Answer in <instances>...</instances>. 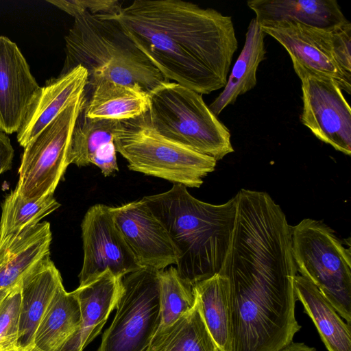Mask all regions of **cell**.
I'll use <instances>...</instances> for the list:
<instances>
[{"instance_id":"cell-1","label":"cell","mask_w":351,"mask_h":351,"mask_svg":"<svg viewBox=\"0 0 351 351\" xmlns=\"http://www.w3.org/2000/svg\"><path fill=\"white\" fill-rule=\"evenodd\" d=\"M236 219L219 272L228 282L231 351H280L300 330L291 226L266 192L241 189Z\"/></svg>"},{"instance_id":"cell-2","label":"cell","mask_w":351,"mask_h":351,"mask_svg":"<svg viewBox=\"0 0 351 351\" xmlns=\"http://www.w3.org/2000/svg\"><path fill=\"white\" fill-rule=\"evenodd\" d=\"M112 16L169 81L202 95L225 86L238 49L231 16L181 0H135Z\"/></svg>"},{"instance_id":"cell-3","label":"cell","mask_w":351,"mask_h":351,"mask_svg":"<svg viewBox=\"0 0 351 351\" xmlns=\"http://www.w3.org/2000/svg\"><path fill=\"white\" fill-rule=\"evenodd\" d=\"M167 230L178 258L179 276L194 285L219 274L236 219L235 197L212 204L192 196L179 184L142 198Z\"/></svg>"},{"instance_id":"cell-4","label":"cell","mask_w":351,"mask_h":351,"mask_svg":"<svg viewBox=\"0 0 351 351\" xmlns=\"http://www.w3.org/2000/svg\"><path fill=\"white\" fill-rule=\"evenodd\" d=\"M66 58L60 74L76 66L86 69L89 88L101 80L149 93L170 82L128 36L112 15L83 12L65 36Z\"/></svg>"},{"instance_id":"cell-5","label":"cell","mask_w":351,"mask_h":351,"mask_svg":"<svg viewBox=\"0 0 351 351\" xmlns=\"http://www.w3.org/2000/svg\"><path fill=\"white\" fill-rule=\"evenodd\" d=\"M148 94L146 117L158 134L217 161L234 152L229 130L209 109L202 95L170 82Z\"/></svg>"},{"instance_id":"cell-6","label":"cell","mask_w":351,"mask_h":351,"mask_svg":"<svg viewBox=\"0 0 351 351\" xmlns=\"http://www.w3.org/2000/svg\"><path fill=\"white\" fill-rule=\"evenodd\" d=\"M146 114L121 121L114 137L116 150L126 159L129 169L186 187H199L203 178L215 170L217 160L160 135Z\"/></svg>"},{"instance_id":"cell-7","label":"cell","mask_w":351,"mask_h":351,"mask_svg":"<svg viewBox=\"0 0 351 351\" xmlns=\"http://www.w3.org/2000/svg\"><path fill=\"white\" fill-rule=\"evenodd\" d=\"M291 249L300 276L312 282L350 325V248L324 223L304 219L291 226Z\"/></svg>"},{"instance_id":"cell-8","label":"cell","mask_w":351,"mask_h":351,"mask_svg":"<svg viewBox=\"0 0 351 351\" xmlns=\"http://www.w3.org/2000/svg\"><path fill=\"white\" fill-rule=\"evenodd\" d=\"M158 274L145 267L123 277L116 314L97 351H148L159 324Z\"/></svg>"},{"instance_id":"cell-9","label":"cell","mask_w":351,"mask_h":351,"mask_svg":"<svg viewBox=\"0 0 351 351\" xmlns=\"http://www.w3.org/2000/svg\"><path fill=\"white\" fill-rule=\"evenodd\" d=\"M85 101L84 90L24 147L16 187L24 199L38 200L53 194L69 166L72 132Z\"/></svg>"},{"instance_id":"cell-10","label":"cell","mask_w":351,"mask_h":351,"mask_svg":"<svg viewBox=\"0 0 351 351\" xmlns=\"http://www.w3.org/2000/svg\"><path fill=\"white\" fill-rule=\"evenodd\" d=\"M84 259L80 285L98 278L107 270L118 278L141 268L116 226L112 207L95 204L82 220Z\"/></svg>"},{"instance_id":"cell-11","label":"cell","mask_w":351,"mask_h":351,"mask_svg":"<svg viewBox=\"0 0 351 351\" xmlns=\"http://www.w3.org/2000/svg\"><path fill=\"white\" fill-rule=\"evenodd\" d=\"M302 82L301 122L322 142L351 154V109L332 80L295 71Z\"/></svg>"},{"instance_id":"cell-12","label":"cell","mask_w":351,"mask_h":351,"mask_svg":"<svg viewBox=\"0 0 351 351\" xmlns=\"http://www.w3.org/2000/svg\"><path fill=\"white\" fill-rule=\"evenodd\" d=\"M287 51L295 71L330 79L347 93H351L349 80L337 64L329 29L284 21L260 25Z\"/></svg>"},{"instance_id":"cell-13","label":"cell","mask_w":351,"mask_h":351,"mask_svg":"<svg viewBox=\"0 0 351 351\" xmlns=\"http://www.w3.org/2000/svg\"><path fill=\"white\" fill-rule=\"evenodd\" d=\"M116 226L141 267L176 265L177 250L165 226L143 199L112 207Z\"/></svg>"},{"instance_id":"cell-14","label":"cell","mask_w":351,"mask_h":351,"mask_svg":"<svg viewBox=\"0 0 351 351\" xmlns=\"http://www.w3.org/2000/svg\"><path fill=\"white\" fill-rule=\"evenodd\" d=\"M40 86L16 44L0 36V130L17 132Z\"/></svg>"},{"instance_id":"cell-15","label":"cell","mask_w":351,"mask_h":351,"mask_svg":"<svg viewBox=\"0 0 351 351\" xmlns=\"http://www.w3.org/2000/svg\"><path fill=\"white\" fill-rule=\"evenodd\" d=\"M87 82V71L80 66L47 80L32 100L17 131L19 145L25 147L72 100L84 92Z\"/></svg>"},{"instance_id":"cell-16","label":"cell","mask_w":351,"mask_h":351,"mask_svg":"<svg viewBox=\"0 0 351 351\" xmlns=\"http://www.w3.org/2000/svg\"><path fill=\"white\" fill-rule=\"evenodd\" d=\"M122 279L107 270L73 291L80 304L81 323L60 351H82L99 335L110 313L116 308L122 291Z\"/></svg>"},{"instance_id":"cell-17","label":"cell","mask_w":351,"mask_h":351,"mask_svg":"<svg viewBox=\"0 0 351 351\" xmlns=\"http://www.w3.org/2000/svg\"><path fill=\"white\" fill-rule=\"evenodd\" d=\"M121 121L89 118L80 113L71 137L67 162L77 167L97 166L109 176L119 171L114 137Z\"/></svg>"},{"instance_id":"cell-18","label":"cell","mask_w":351,"mask_h":351,"mask_svg":"<svg viewBox=\"0 0 351 351\" xmlns=\"http://www.w3.org/2000/svg\"><path fill=\"white\" fill-rule=\"evenodd\" d=\"M62 283L60 271L44 256L20 280L21 311L16 348L33 345L36 329L58 287Z\"/></svg>"},{"instance_id":"cell-19","label":"cell","mask_w":351,"mask_h":351,"mask_svg":"<svg viewBox=\"0 0 351 351\" xmlns=\"http://www.w3.org/2000/svg\"><path fill=\"white\" fill-rule=\"evenodd\" d=\"M247 4L260 25L289 21L330 29L347 21L336 0H251Z\"/></svg>"},{"instance_id":"cell-20","label":"cell","mask_w":351,"mask_h":351,"mask_svg":"<svg viewBox=\"0 0 351 351\" xmlns=\"http://www.w3.org/2000/svg\"><path fill=\"white\" fill-rule=\"evenodd\" d=\"M51 239L50 223L44 221L0 243V291L16 286L34 265L50 254Z\"/></svg>"},{"instance_id":"cell-21","label":"cell","mask_w":351,"mask_h":351,"mask_svg":"<svg viewBox=\"0 0 351 351\" xmlns=\"http://www.w3.org/2000/svg\"><path fill=\"white\" fill-rule=\"evenodd\" d=\"M85 92L90 95L82 113L89 118L126 121L149 111V94L140 88L101 80Z\"/></svg>"},{"instance_id":"cell-22","label":"cell","mask_w":351,"mask_h":351,"mask_svg":"<svg viewBox=\"0 0 351 351\" xmlns=\"http://www.w3.org/2000/svg\"><path fill=\"white\" fill-rule=\"evenodd\" d=\"M265 34L256 19H252L247 27L243 48L232 67L229 79L223 91L208 106L216 117L228 105L234 104L239 96L256 86L258 67L265 59Z\"/></svg>"},{"instance_id":"cell-23","label":"cell","mask_w":351,"mask_h":351,"mask_svg":"<svg viewBox=\"0 0 351 351\" xmlns=\"http://www.w3.org/2000/svg\"><path fill=\"white\" fill-rule=\"evenodd\" d=\"M296 300L304 306L328 351H351L350 325L345 323L330 302L309 280L297 274Z\"/></svg>"},{"instance_id":"cell-24","label":"cell","mask_w":351,"mask_h":351,"mask_svg":"<svg viewBox=\"0 0 351 351\" xmlns=\"http://www.w3.org/2000/svg\"><path fill=\"white\" fill-rule=\"evenodd\" d=\"M81 323L78 300L73 291L58 287L35 332L33 346L41 351H60Z\"/></svg>"},{"instance_id":"cell-25","label":"cell","mask_w":351,"mask_h":351,"mask_svg":"<svg viewBox=\"0 0 351 351\" xmlns=\"http://www.w3.org/2000/svg\"><path fill=\"white\" fill-rule=\"evenodd\" d=\"M204 324L219 351H231L232 330L227 278L217 274L193 285Z\"/></svg>"},{"instance_id":"cell-26","label":"cell","mask_w":351,"mask_h":351,"mask_svg":"<svg viewBox=\"0 0 351 351\" xmlns=\"http://www.w3.org/2000/svg\"><path fill=\"white\" fill-rule=\"evenodd\" d=\"M159 324L148 351H155L170 330L195 307L193 285L182 279L174 267L159 271Z\"/></svg>"},{"instance_id":"cell-27","label":"cell","mask_w":351,"mask_h":351,"mask_svg":"<svg viewBox=\"0 0 351 351\" xmlns=\"http://www.w3.org/2000/svg\"><path fill=\"white\" fill-rule=\"evenodd\" d=\"M60 206L53 194L38 200H25L15 189L5 197L1 204L0 243L8 237L16 236L26 228L38 223Z\"/></svg>"},{"instance_id":"cell-28","label":"cell","mask_w":351,"mask_h":351,"mask_svg":"<svg viewBox=\"0 0 351 351\" xmlns=\"http://www.w3.org/2000/svg\"><path fill=\"white\" fill-rule=\"evenodd\" d=\"M155 351H219L197 304L170 330Z\"/></svg>"},{"instance_id":"cell-29","label":"cell","mask_w":351,"mask_h":351,"mask_svg":"<svg viewBox=\"0 0 351 351\" xmlns=\"http://www.w3.org/2000/svg\"><path fill=\"white\" fill-rule=\"evenodd\" d=\"M21 311L20 282L0 301V351L16 348Z\"/></svg>"},{"instance_id":"cell-30","label":"cell","mask_w":351,"mask_h":351,"mask_svg":"<svg viewBox=\"0 0 351 351\" xmlns=\"http://www.w3.org/2000/svg\"><path fill=\"white\" fill-rule=\"evenodd\" d=\"M72 16L88 12L93 15H117L122 7L117 0H47Z\"/></svg>"},{"instance_id":"cell-31","label":"cell","mask_w":351,"mask_h":351,"mask_svg":"<svg viewBox=\"0 0 351 351\" xmlns=\"http://www.w3.org/2000/svg\"><path fill=\"white\" fill-rule=\"evenodd\" d=\"M335 62L344 75L351 80V23L349 21L329 29Z\"/></svg>"},{"instance_id":"cell-32","label":"cell","mask_w":351,"mask_h":351,"mask_svg":"<svg viewBox=\"0 0 351 351\" xmlns=\"http://www.w3.org/2000/svg\"><path fill=\"white\" fill-rule=\"evenodd\" d=\"M14 151L8 134L0 130V175L11 169Z\"/></svg>"},{"instance_id":"cell-33","label":"cell","mask_w":351,"mask_h":351,"mask_svg":"<svg viewBox=\"0 0 351 351\" xmlns=\"http://www.w3.org/2000/svg\"><path fill=\"white\" fill-rule=\"evenodd\" d=\"M280 351H316L315 348L309 347L303 343L292 342Z\"/></svg>"},{"instance_id":"cell-34","label":"cell","mask_w":351,"mask_h":351,"mask_svg":"<svg viewBox=\"0 0 351 351\" xmlns=\"http://www.w3.org/2000/svg\"><path fill=\"white\" fill-rule=\"evenodd\" d=\"M11 351H41V350L36 348L33 345H32L30 346L23 348H16L15 349H14Z\"/></svg>"},{"instance_id":"cell-35","label":"cell","mask_w":351,"mask_h":351,"mask_svg":"<svg viewBox=\"0 0 351 351\" xmlns=\"http://www.w3.org/2000/svg\"><path fill=\"white\" fill-rule=\"evenodd\" d=\"M10 289H8V290H3V291H0V301L3 298V296L8 293V291H9Z\"/></svg>"}]
</instances>
